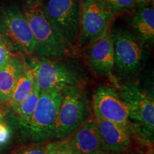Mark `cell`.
<instances>
[{"mask_svg":"<svg viewBox=\"0 0 154 154\" xmlns=\"http://www.w3.org/2000/svg\"><path fill=\"white\" fill-rule=\"evenodd\" d=\"M11 53L7 43L0 38V67L5 65L11 57Z\"/></svg>","mask_w":154,"mask_h":154,"instance_id":"21","label":"cell"},{"mask_svg":"<svg viewBox=\"0 0 154 154\" xmlns=\"http://www.w3.org/2000/svg\"><path fill=\"white\" fill-rule=\"evenodd\" d=\"M99 154H111V153H107V152L103 151V150H102V151H99Z\"/></svg>","mask_w":154,"mask_h":154,"instance_id":"24","label":"cell"},{"mask_svg":"<svg viewBox=\"0 0 154 154\" xmlns=\"http://www.w3.org/2000/svg\"><path fill=\"white\" fill-rule=\"evenodd\" d=\"M10 136L11 131L9 127L5 121L0 122V147L2 148L8 143Z\"/></svg>","mask_w":154,"mask_h":154,"instance_id":"22","label":"cell"},{"mask_svg":"<svg viewBox=\"0 0 154 154\" xmlns=\"http://www.w3.org/2000/svg\"><path fill=\"white\" fill-rule=\"evenodd\" d=\"M102 150L111 154H129L133 148L131 126L96 119Z\"/></svg>","mask_w":154,"mask_h":154,"instance_id":"11","label":"cell"},{"mask_svg":"<svg viewBox=\"0 0 154 154\" xmlns=\"http://www.w3.org/2000/svg\"><path fill=\"white\" fill-rule=\"evenodd\" d=\"M61 99V93L59 92L40 93L34 112L24 130L32 141L43 143L53 138Z\"/></svg>","mask_w":154,"mask_h":154,"instance_id":"3","label":"cell"},{"mask_svg":"<svg viewBox=\"0 0 154 154\" xmlns=\"http://www.w3.org/2000/svg\"><path fill=\"white\" fill-rule=\"evenodd\" d=\"M95 118L131 126L128 112L126 106L111 86L100 85L93 94L92 101Z\"/></svg>","mask_w":154,"mask_h":154,"instance_id":"10","label":"cell"},{"mask_svg":"<svg viewBox=\"0 0 154 154\" xmlns=\"http://www.w3.org/2000/svg\"><path fill=\"white\" fill-rule=\"evenodd\" d=\"M34 82H35V74H34V69L32 62H31L30 64H26L25 63L24 71L10 98L6 102L5 104L11 109H13L22 103L32 92L34 85Z\"/></svg>","mask_w":154,"mask_h":154,"instance_id":"15","label":"cell"},{"mask_svg":"<svg viewBox=\"0 0 154 154\" xmlns=\"http://www.w3.org/2000/svg\"><path fill=\"white\" fill-rule=\"evenodd\" d=\"M0 38H1V37H0Z\"/></svg>","mask_w":154,"mask_h":154,"instance_id":"29","label":"cell"},{"mask_svg":"<svg viewBox=\"0 0 154 154\" xmlns=\"http://www.w3.org/2000/svg\"><path fill=\"white\" fill-rule=\"evenodd\" d=\"M114 66L121 75L130 76L141 69L146 62V51L143 44L127 31H111Z\"/></svg>","mask_w":154,"mask_h":154,"instance_id":"5","label":"cell"},{"mask_svg":"<svg viewBox=\"0 0 154 154\" xmlns=\"http://www.w3.org/2000/svg\"><path fill=\"white\" fill-rule=\"evenodd\" d=\"M25 62L19 56L11 55L8 61L0 67V102L6 103L14 91L24 69Z\"/></svg>","mask_w":154,"mask_h":154,"instance_id":"14","label":"cell"},{"mask_svg":"<svg viewBox=\"0 0 154 154\" xmlns=\"http://www.w3.org/2000/svg\"><path fill=\"white\" fill-rule=\"evenodd\" d=\"M114 15L101 0H86L81 6L77 44L86 47L111 30Z\"/></svg>","mask_w":154,"mask_h":154,"instance_id":"4","label":"cell"},{"mask_svg":"<svg viewBox=\"0 0 154 154\" xmlns=\"http://www.w3.org/2000/svg\"><path fill=\"white\" fill-rule=\"evenodd\" d=\"M35 74V83L39 92L55 91L61 93L77 86L79 77L72 69L59 61L42 57L32 61Z\"/></svg>","mask_w":154,"mask_h":154,"instance_id":"7","label":"cell"},{"mask_svg":"<svg viewBox=\"0 0 154 154\" xmlns=\"http://www.w3.org/2000/svg\"><path fill=\"white\" fill-rule=\"evenodd\" d=\"M24 14L35 41L34 54L48 59H64L72 55L73 47L48 20L42 3L32 5Z\"/></svg>","mask_w":154,"mask_h":154,"instance_id":"1","label":"cell"},{"mask_svg":"<svg viewBox=\"0 0 154 154\" xmlns=\"http://www.w3.org/2000/svg\"><path fill=\"white\" fill-rule=\"evenodd\" d=\"M96 154H99V153H96Z\"/></svg>","mask_w":154,"mask_h":154,"instance_id":"28","label":"cell"},{"mask_svg":"<svg viewBox=\"0 0 154 154\" xmlns=\"http://www.w3.org/2000/svg\"><path fill=\"white\" fill-rule=\"evenodd\" d=\"M43 9L48 20L74 47L77 44L79 33L80 3L77 0H47Z\"/></svg>","mask_w":154,"mask_h":154,"instance_id":"6","label":"cell"},{"mask_svg":"<svg viewBox=\"0 0 154 154\" xmlns=\"http://www.w3.org/2000/svg\"><path fill=\"white\" fill-rule=\"evenodd\" d=\"M0 34L22 53H35V41L27 19L15 6L0 9Z\"/></svg>","mask_w":154,"mask_h":154,"instance_id":"8","label":"cell"},{"mask_svg":"<svg viewBox=\"0 0 154 154\" xmlns=\"http://www.w3.org/2000/svg\"><path fill=\"white\" fill-rule=\"evenodd\" d=\"M1 149H2V148H1V147H0V150H1Z\"/></svg>","mask_w":154,"mask_h":154,"instance_id":"27","label":"cell"},{"mask_svg":"<svg viewBox=\"0 0 154 154\" xmlns=\"http://www.w3.org/2000/svg\"><path fill=\"white\" fill-rule=\"evenodd\" d=\"M134 30L144 42L153 43L154 40V10L144 5L138 7L132 20Z\"/></svg>","mask_w":154,"mask_h":154,"instance_id":"16","label":"cell"},{"mask_svg":"<svg viewBox=\"0 0 154 154\" xmlns=\"http://www.w3.org/2000/svg\"><path fill=\"white\" fill-rule=\"evenodd\" d=\"M69 140L77 154H96L102 151L101 136L96 119H87Z\"/></svg>","mask_w":154,"mask_h":154,"instance_id":"13","label":"cell"},{"mask_svg":"<svg viewBox=\"0 0 154 154\" xmlns=\"http://www.w3.org/2000/svg\"><path fill=\"white\" fill-rule=\"evenodd\" d=\"M77 1H78V2H79V3L81 2V3H82V4L83 2H84V1H86V0H77Z\"/></svg>","mask_w":154,"mask_h":154,"instance_id":"26","label":"cell"},{"mask_svg":"<svg viewBox=\"0 0 154 154\" xmlns=\"http://www.w3.org/2000/svg\"><path fill=\"white\" fill-rule=\"evenodd\" d=\"M119 96L126 106L128 116L153 133L154 129V100L153 96L137 84H125Z\"/></svg>","mask_w":154,"mask_h":154,"instance_id":"9","label":"cell"},{"mask_svg":"<svg viewBox=\"0 0 154 154\" xmlns=\"http://www.w3.org/2000/svg\"><path fill=\"white\" fill-rule=\"evenodd\" d=\"M101 1L110 9L113 15L128 12L132 10L138 2V0H101Z\"/></svg>","mask_w":154,"mask_h":154,"instance_id":"18","label":"cell"},{"mask_svg":"<svg viewBox=\"0 0 154 154\" xmlns=\"http://www.w3.org/2000/svg\"><path fill=\"white\" fill-rule=\"evenodd\" d=\"M39 90L35 82L33 89L27 97L16 107L11 109L14 111L19 127L24 131L27 126L29 119L33 113L39 97Z\"/></svg>","mask_w":154,"mask_h":154,"instance_id":"17","label":"cell"},{"mask_svg":"<svg viewBox=\"0 0 154 154\" xmlns=\"http://www.w3.org/2000/svg\"><path fill=\"white\" fill-rule=\"evenodd\" d=\"M138 1L141 2H143V3H146V2H148L151 1V0H138Z\"/></svg>","mask_w":154,"mask_h":154,"instance_id":"25","label":"cell"},{"mask_svg":"<svg viewBox=\"0 0 154 154\" xmlns=\"http://www.w3.org/2000/svg\"><path fill=\"white\" fill-rule=\"evenodd\" d=\"M48 154H77L70 143L69 138L50 142Z\"/></svg>","mask_w":154,"mask_h":154,"instance_id":"19","label":"cell"},{"mask_svg":"<svg viewBox=\"0 0 154 154\" xmlns=\"http://www.w3.org/2000/svg\"><path fill=\"white\" fill-rule=\"evenodd\" d=\"M6 116V106L5 103L0 102V122L5 121V118Z\"/></svg>","mask_w":154,"mask_h":154,"instance_id":"23","label":"cell"},{"mask_svg":"<svg viewBox=\"0 0 154 154\" xmlns=\"http://www.w3.org/2000/svg\"><path fill=\"white\" fill-rule=\"evenodd\" d=\"M86 48V59L92 70L100 76L110 77L114 68V51L111 30Z\"/></svg>","mask_w":154,"mask_h":154,"instance_id":"12","label":"cell"},{"mask_svg":"<svg viewBox=\"0 0 154 154\" xmlns=\"http://www.w3.org/2000/svg\"><path fill=\"white\" fill-rule=\"evenodd\" d=\"M50 142L36 143L32 145L24 146L13 154H48Z\"/></svg>","mask_w":154,"mask_h":154,"instance_id":"20","label":"cell"},{"mask_svg":"<svg viewBox=\"0 0 154 154\" xmlns=\"http://www.w3.org/2000/svg\"><path fill=\"white\" fill-rule=\"evenodd\" d=\"M61 96L52 138L56 140L72 136L88 119L89 113L84 94L77 86L61 92Z\"/></svg>","mask_w":154,"mask_h":154,"instance_id":"2","label":"cell"}]
</instances>
